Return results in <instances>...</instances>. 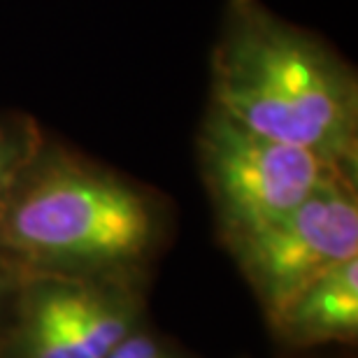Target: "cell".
Listing matches in <instances>:
<instances>
[{
  "mask_svg": "<svg viewBox=\"0 0 358 358\" xmlns=\"http://www.w3.org/2000/svg\"><path fill=\"white\" fill-rule=\"evenodd\" d=\"M173 238L166 193L45 135L0 219V261L21 275L152 284Z\"/></svg>",
  "mask_w": 358,
  "mask_h": 358,
  "instance_id": "obj_1",
  "label": "cell"
},
{
  "mask_svg": "<svg viewBox=\"0 0 358 358\" xmlns=\"http://www.w3.org/2000/svg\"><path fill=\"white\" fill-rule=\"evenodd\" d=\"M210 105L358 179L354 66L263 0H226L210 54Z\"/></svg>",
  "mask_w": 358,
  "mask_h": 358,
  "instance_id": "obj_2",
  "label": "cell"
},
{
  "mask_svg": "<svg viewBox=\"0 0 358 358\" xmlns=\"http://www.w3.org/2000/svg\"><path fill=\"white\" fill-rule=\"evenodd\" d=\"M196 154L221 247L291 212L328 179H349L317 154L256 133L214 105L198 126Z\"/></svg>",
  "mask_w": 358,
  "mask_h": 358,
  "instance_id": "obj_3",
  "label": "cell"
},
{
  "mask_svg": "<svg viewBox=\"0 0 358 358\" xmlns=\"http://www.w3.org/2000/svg\"><path fill=\"white\" fill-rule=\"evenodd\" d=\"M263 317L272 319L324 272L358 256V189L333 177L291 212L226 242Z\"/></svg>",
  "mask_w": 358,
  "mask_h": 358,
  "instance_id": "obj_4",
  "label": "cell"
},
{
  "mask_svg": "<svg viewBox=\"0 0 358 358\" xmlns=\"http://www.w3.org/2000/svg\"><path fill=\"white\" fill-rule=\"evenodd\" d=\"M147 317V282L21 275L0 358H105Z\"/></svg>",
  "mask_w": 358,
  "mask_h": 358,
  "instance_id": "obj_5",
  "label": "cell"
},
{
  "mask_svg": "<svg viewBox=\"0 0 358 358\" xmlns=\"http://www.w3.org/2000/svg\"><path fill=\"white\" fill-rule=\"evenodd\" d=\"M286 352L354 345L358 338V256L324 272L266 321Z\"/></svg>",
  "mask_w": 358,
  "mask_h": 358,
  "instance_id": "obj_6",
  "label": "cell"
},
{
  "mask_svg": "<svg viewBox=\"0 0 358 358\" xmlns=\"http://www.w3.org/2000/svg\"><path fill=\"white\" fill-rule=\"evenodd\" d=\"M38 119L21 110H0V219L21 173L45 140Z\"/></svg>",
  "mask_w": 358,
  "mask_h": 358,
  "instance_id": "obj_7",
  "label": "cell"
},
{
  "mask_svg": "<svg viewBox=\"0 0 358 358\" xmlns=\"http://www.w3.org/2000/svg\"><path fill=\"white\" fill-rule=\"evenodd\" d=\"M105 358H203V356L186 349L182 342L173 338V335L163 333L161 328H156L154 321L147 317Z\"/></svg>",
  "mask_w": 358,
  "mask_h": 358,
  "instance_id": "obj_8",
  "label": "cell"
},
{
  "mask_svg": "<svg viewBox=\"0 0 358 358\" xmlns=\"http://www.w3.org/2000/svg\"><path fill=\"white\" fill-rule=\"evenodd\" d=\"M19 284H21V272L0 261V352H3L5 340H7V335H10V328L14 321Z\"/></svg>",
  "mask_w": 358,
  "mask_h": 358,
  "instance_id": "obj_9",
  "label": "cell"
}]
</instances>
